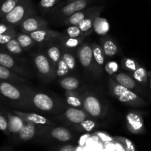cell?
Masks as SVG:
<instances>
[{
  "instance_id": "obj_1",
  "label": "cell",
  "mask_w": 151,
  "mask_h": 151,
  "mask_svg": "<svg viewBox=\"0 0 151 151\" xmlns=\"http://www.w3.org/2000/svg\"><path fill=\"white\" fill-rule=\"evenodd\" d=\"M31 88L24 83L0 80V92L4 100L21 109H33L30 101Z\"/></svg>"
},
{
  "instance_id": "obj_2",
  "label": "cell",
  "mask_w": 151,
  "mask_h": 151,
  "mask_svg": "<svg viewBox=\"0 0 151 151\" xmlns=\"http://www.w3.org/2000/svg\"><path fill=\"white\" fill-rule=\"evenodd\" d=\"M109 88L112 95L126 106L142 107L147 105L145 100L137 93L120 85L112 78L109 79Z\"/></svg>"
},
{
  "instance_id": "obj_3",
  "label": "cell",
  "mask_w": 151,
  "mask_h": 151,
  "mask_svg": "<svg viewBox=\"0 0 151 151\" xmlns=\"http://www.w3.org/2000/svg\"><path fill=\"white\" fill-rule=\"evenodd\" d=\"M37 11L32 0H20L16 7L1 19V22L17 27L27 18L35 16Z\"/></svg>"
},
{
  "instance_id": "obj_4",
  "label": "cell",
  "mask_w": 151,
  "mask_h": 151,
  "mask_svg": "<svg viewBox=\"0 0 151 151\" xmlns=\"http://www.w3.org/2000/svg\"><path fill=\"white\" fill-rule=\"evenodd\" d=\"M92 0H81V1H74L70 2H66L63 6H58L57 8L51 13V19L57 22H63L72 16L76 12L86 8Z\"/></svg>"
},
{
  "instance_id": "obj_5",
  "label": "cell",
  "mask_w": 151,
  "mask_h": 151,
  "mask_svg": "<svg viewBox=\"0 0 151 151\" xmlns=\"http://www.w3.org/2000/svg\"><path fill=\"white\" fill-rule=\"evenodd\" d=\"M33 63L37 71L46 79H55L56 78L55 70L46 53L38 52L33 55Z\"/></svg>"
},
{
  "instance_id": "obj_6",
  "label": "cell",
  "mask_w": 151,
  "mask_h": 151,
  "mask_svg": "<svg viewBox=\"0 0 151 151\" xmlns=\"http://www.w3.org/2000/svg\"><path fill=\"white\" fill-rule=\"evenodd\" d=\"M77 55L83 68L98 76L97 68L94 63L92 47H91V44L83 43L77 49Z\"/></svg>"
},
{
  "instance_id": "obj_7",
  "label": "cell",
  "mask_w": 151,
  "mask_h": 151,
  "mask_svg": "<svg viewBox=\"0 0 151 151\" xmlns=\"http://www.w3.org/2000/svg\"><path fill=\"white\" fill-rule=\"evenodd\" d=\"M30 101L33 109L39 111H52L55 109L56 104L54 99L44 92H36L31 89Z\"/></svg>"
},
{
  "instance_id": "obj_8",
  "label": "cell",
  "mask_w": 151,
  "mask_h": 151,
  "mask_svg": "<svg viewBox=\"0 0 151 151\" xmlns=\"http://www.w3.org/2000/svg\"><path fill=\"white\" fill-rule=\"evenodd\" d=\"M83 110L88 114L90 117L100 118L106 114L103 104L100 100L91 93H86L83 95Z\"/></svg>"
},
{
  "instance_id": "obj_9",
  "label": "cell",
  "mask_w": 151,
  "mask_h": 151,
  "mask_svg": "<svg viewBox=\"0 0 151 151\" xmlns=\"http://www.w3.org/2000/svg\"><path fill=\"white\" fill-rule=\"evenodd\" d=\"M0 64L25 78H29L27 70L22 66L19 59L4 50L1 47H0Z\"/></svg>"
},
{
  "instance_id": "obj_10",
  "label": "cell",
  "mask_w": 151,
  "mask_h": 151,
  "mask_svg": "<svg viewBox=\"0 0 151 151\" xmlns=\"http://www.w3.org/2000/svg\"><path fill=\"white\" fill-rule=\"evenodd\" d=\"M19 27L21 32L29 34L34 31L48 28L49 23L43 17L35 15V16H29L24 20L19 25Z\"/></svg>"
},
{
  "instance_id": "obj_11",
  "label": "cell",
  "mask_w": 151,
  "mask_h": 151,
  "mask_svg": "<svg viewBox=\"0 0 151 151\" xmlns=\"http://www.w3.org/2000/svg\"><path fill=\"white\" fill-rule=\"evenodd\" d=\"M88 118H90V116L83 109L73 107H69L62 114L58 116L59 119L73 125H78Z\"/></svg>"
},
{
  "instance_id": "obj_12",
  "label": "cell",
  "mask_w": 151,
  "mask_h": 151,
  "mask_svg": "<svg viewBox=\"0 0 151 151\" xmlns=\"http://www.w3.org/2000/svg\"><path fill=\"white\" fill-rule=\"evenodd\" d=\"M52 126L40 125L31 123V122H26L23 128H22V130L16 135V137L21 141H29L32 139H33L38 132H40V131H41V132L47 131L50 130V128H52Z\"/></svg>"
},
{
  "instance_id": "obj_13",
  "label": "cell",
  "mask_w": 151,
  "mask_h": 151,
  "mask_svg": "<svg viewBox=\"0 0 151 151\" xmlns=\"http://www.w3.org/2000/svg\"><path fill=\"white\" fill-rule=\"evenodd\" d=\"M126 124L128 129L133 134H142L145 131L144 119L140 112L131 111L126 114Z\"/></svg>"
},
{
  "instance_id": "obj_14",
  "label": "cell",
  "mask_w": 151,
  "mask_h": 151,
  "mask_svg": "<svg viewBox=\"0 0 151 151\" xmlns=\"http://www.w3.org/2000/svg\"><path fill=\"white\" fill-rule=\"evenodd\" d=\"M12 112L15 114L20 116L23 120L26 122H31V123L36 124L40 125H47V126H55V123L49 119L46 116H42L36 113H32V112L23 111L20 110H12Z\"/></svg>"
},
{
  "instance_id": "obj_15",
  "label": "cell",
  "mask_w": 151,
  "mask_h": 151,
  "mask_svg": "<svg viewBox=\"0 0 151 151\" xmlns=\"http://www.w3.org/2000/svg\"><path fill=\"white\" fill-rule=\"evenodd\" d=\"M37 44H46L50 41L55 39H59L62 32L50 29L49 28L39 29L29 33Z\"/></svg>"
},
{
  "instance_id": "obj_16",
  "label": "cell",
  "mask_w": 151,
  "mask_h": 151,
  "mask_svg": "<svg viewBox=\"0 0 151 151\" xmlns=\"http://www.w3.org/2000/svg\"><path fill=\"white\" fill-rule=\"evenodd\" d=\"M56 40L57 39L53 40V41H51L47 43V44H46V45H47L46 55H47L48 58L50 59L53 67L55 68V70L58 63L61 58L62 52V47L60 41H59V39L58 42L57 43L55 42Z\"/></svg>"
},
{
  "instance_id": "obj_17",
  "label": "cell",
  "mask_w": 151,
  "mask_h": 151,
  "mask_svg": "<svg viewBox=\"0 0 151 151\" xmlns=\"http://www.w3.org/2000/svg\"><path fill=\"white\" fill-rule=\"evenodd\" d=\"M99 7V6H91V7H86L82 10L76 12L75 13L72 14V16L66 18L63 23L66 26H72V25H79V24L82 22L83 20L88 17L89 15L94 13L96 10Z\"/></svg>"
},
{
  "instance_id": "obj_18",
  "label": "cell",
  "mask_w": 151,
  "mask_h": 151,
  "mask_svg": "<svg viewBox=\"0 0 151 151\" xmlns=\"http://www.w3.org/2000/svg\"><path fill=\"white\" fill-rule=\"evenodd\" d=\"M111 77L120 85L123 86L124 87L134 91L135 93L136 91H140L139 85V83L128 74L125 73V72H119V73L112 75Z\"/></svg>"
},
{
  "instance_id": "obj_19",
  "label": "cell",
  "mask_w": 151,
  "mask_h": 151,
  "mask_svg": "<svg viewBox=\"0 0 151 151\" xmlns=\"http://www.w3.org/2000/svg\"><path fill=\"white\" fill-rule=\"evenodd\" d=\"M106 7L105 5H101L99 6L98 8L94 12V13H91V15L88 16L87 18H86L84 20H83L81 23L79 24V27L81 29V30L82 31L83 33L85 34L86 36L91 35L92 33V32L94 31V19L97 16H100V13L103 12V10H104V8Z\"/></svg>"
},
{
  "instance_id": "obj_20",
  "label": "cell",
  "mask_w": 151,
  "mask_h": 151,
  "mask_svg": "<svg viewBox=\"0 0 151 151\" xmlns=\"http://www.w3.org/2000/svg\"><path fill=\"white\" fill-rule=\"evenodd\" d=\"M5 115L8 119V129L10 134L16 136L22 130L26 122L22 119L20 116L15 114L12 111H5Z\"/></svg>"
},
{
  "instance_id": "obj_21",
  "label": "cell",
  "mask_w": 151,
  "mask_h": 151,
  "mask_svg": "<svg viewBox=\"0 0 151 151\" xmlns=\"http://www.w3.org/2000/svg\"><path fill=\"white\" fill-rule=\"evenodd\" d=\"M91 45L92 47L94 63H95L96 68H97L98 76H100L103 73V70H104L106 55H105L100 44H98L96 42H93L91 43Z\"/></svg>"
},
{
  "instance_id": "obj_22",
  "label": "cell",
  "mask_w": 151,
  "mask_h": 151,
  "mask_svg": "<svg viewBox=\"0 0 151 151\" xmlns=\"http://www.w3.org/2000/svg\"><path fill=\"white\" fill-rule=\"evenodd\" d=\"M0 80L16 83H24L27 82V80L24 77L13 72L1 64H0Z\"/></svg>"
},
{
  "instance_id": "obj_23",
  "label": "cell",
  "mask_w": 151,
  "mask_h": 151,
  "mask_svg": "<svg viewBox=\"0 0 151 151\" xmlns=\"http://www.w3.org/2000/svg\"><path fill=\"white\" fill-rule=\"evenodd\" d=\"M100 45L107 57H114L118 53L117 44L110 37L103 36L100 39Z\"/></svg>"
},
{
  "instance_id": "obj_24",
  "label": "cell",
  "mask_w": 151,
  "mask_h": 151,
  "mask_svg": "<svg viewBox=\"0 0 151 151\" xmlns=\"http://www.w3.org/2000/svg\"><path fill=\"white\" fill-rule=\"evenodd\" d=\"M66 102L69 107L77 108V109H83V95L79 92L75 91H66L65 92Z\"/></svg>"
},
{
  "instance_id": "obj_25",
  "label": "cell",
  "mask_w": 151,
  "mask_h": 151,
  "mask_svg": "<svg viewBox=\"0 0 151 151\" xmlns=\"http://www.w3.org/2000/svg\"><path fill=\"white\" fill-rule=\"evenodd\" d=\"M86 38V36L78 37V38H70L67 37L62 33L61 36L59 38V41L60 44L64 48L69 50H77L81 44L83 43L84 39Z\"/></svg>"
},
{
  "instance_id": "obj_26",
  "label": "cell",
  "mask_w": 151,
  "mask_h": 151,
  "mask_svg": "<svg viewBox=\"0 0 151 151\" xmlns=\"http://www.w3.org/2000/svg\"><path fill=\"white\" fill-rule=\"evenodd\" d=\"M50 134L53 139L60 142H68L71 140L72 137V132L64 127L52 128Z\"/></svg>"
},
{
  "instance_id": "obj_27",
  "label": "cell",
  "mask_w": 151,
  "mask_h": 151,
  "mask_svg": "<svg viewBox=\"0 0 151 151\" xmlns=\"http://www.w3.org/2000/svg\"><path fill=\"white\" fill-rule=\"evenodd\" d=\"M110 30V24L106 18L97 16L94 22V31L99 35L106 36Z\"/></svg>"
},
{
  "instance_id": "obj_28",
  "label": "cell",
  "mask_w": 151,
  "mask_h": 151,
  "mask_svg": "<svg viewBox=\"0 0 151 151\" xmlns=\"http://www.w3.org/2000/svg\"><path fill=\"white\" fill-rule=\"evenodd\" d=\"M59 85L65 91H75L79 88L81 82L79 80L74 77H64L58 81Z\"/></svg>"
},
{
  "instance_id": "obj_29",
  "label": "cell",
  "mask_w": 151,
  "mask_h": 151,
  "mask_svg": "<svg viewBox=\"0 0 151 151\" xmlns=\"http://www.w3.org/2000/svg\"><path fill=\"white\" fill-rule=\"evenodd\" d=\"M16 38L19 41L22 48L24 50V51H28V50H31L37 44L29 34L25 33L23 32H18Z\"/></svg>"
},
{
  "instance_id": "obj_30",
  "label": "cell",
  "mask_w": 151,
  "mask_h": 151,
  "mask_svg": "<svg viewBox=\"0 0 151 151\" xmlns=\"http://www.w3.org/2000/svg\"><path fill=\"white\" fill-rule=\"evenodd\" d=\"M4 50L8 52L14 56L22 55L24 54V50L16 38H13L4 45H0Z\"/></svg>"
},
{
  "instance_id": "obj_31",
  "label": "cell",
  "mask_w": 151,
  "mask_h": 151,
  "mask_svg": "<svg viewBox=\"0 0 151 151\" xmlns=\"http://www.w3.org/2000/svg\"><path fill=\"white\" fill-rule=\"evenodd\" d=\"M62 47V46H61ZM72 50H69L68 49L64 48L62 47V52H61V58L64 60L65 63L67 64L69 70L73 71L76 68V59H75V55L72 52Z\"/></svg>"
},
{
  "instance_id": "obj_32",
  "label": "cell",
  "mask_w": 151,
  "mask_h": 151,
  "mask_svg": "<svg viewBox=\"0 0 151 151\" xmlns=\"http://www.w3.org/2000/svg\"><path fill=\"white\" fill-rule=\"evenodd\" d=\"M20 0H3L0 1V19L10 13Z\"/></svg>"
},
{
  "instance_id": "obj_33",
  "label": "cell",
  "mask_w": 151,
  "mask_h": 151,
  "mask_svg": "<svg viewBox=\"0 0 151 151\" xmlns=\"http://www.w3.org/2000/svg\"><path fill=\"white\" fill-rule=\"evenodd\" d=\"M60 0H41L38 2V7L44 13H52L58 6Z\"/></svg>"
},
{
  "instance_id": "obj_34",
  "label": "cell",
  "mask_w": 151,
  "mask_h": 151,
  "mask_svg": "<svg viewBox=\"0 0 151 151\" xmlns=\"http://www.w3.org/2000/svg\"><path fill=\"white\" fill-rule=\"evenodd\" d=\"M121 66L123 68V69L132 73L134 71L137 70L141 65L135 59L128 57H124L121 60Z\"/></svg>"
},
{
  "instance_id": "obj_35",
  "label": "cell",
  "mask_w": 151,
  "mask_h": 151,
  "mask_svg": "<svg viewBox=\"0 0 151 151\" xmlns=\"http://www.w3.org/2000/svg\"><path fill=\"white\" fill-rule=\"evenodd\" d=\"M131 76L137 81L139 84H142L143 86H145L147 82V72L144 67L140 66L138 69L134 72H132Z\"/></svg>"
},
{
  "instance_id": "obj_36",
  "label": "cell",
  "mask_w": 151,
  "mask_h": 151,
  "mask_svg": "<svg viewBox=\"0 0 151 151\" xmlns=\"http://www.w3.org/2000/svg\"><path fill=\"white\" fill-rule=\"evenodd\" d=\"M62 33L64 35H66V36L70 37V38H78V37L83 36L87 37L85 34L83 33V32L81 30L78 25L68 26L66 30L62 32Z\"/></svg>"
},
{
  "instance_id": "obj_37",
  "label": "cell",
  "mask_w": 151,
  "mask_h": 151,
  "mask_svg": "<svg viewBox=\"0 0 151 151\" xmlns=\"http://www.w3.org/2000/svg\"><path fill=\"white\" fill-rule=\"evenodd\" d=\"M69 72H70V70H69L67 64L65 63V61L61 58L60 60H59L57 66L55 68L56 78H64V77H66L69 73Z\"/></svg>"
},
{
  "instance_id": "obj_38",
  "label": "cell",
  "mask_w": 151,
  "mask_h": 151,
  "mask_svg": "<svg viewBox=\"0 0 151 151\" xmlns=\"http://www.w3.org/2000/svg\"><path fill=\"white\" fill-rule=\"evenodd\" d=\"M96 126H97V122H96V121L90 119L89 118L84 120L83 122L78 124V125H75V128H78L80 131H88V132L94 130L96 128Z\"/></svg>"
},
{
  "instance_id": "obj_39",
  "label": "cell",
  "mask_w": 151,
  "mask_h": 151,
  "mask_svg": "<svg viewBox=\"0 0 151 151\" xmlns=\"http://www.w3.org/2000/svg\"><path fill=\"white\" fill-rule=\"evenodd\" d=\"M15 27H16L12 28L11 29H10V30L7 31V32L0 35V45H4V44H5L6 43L10 41L11 39L16 38L18 32Z\"/></svg>"
},
{
  "instance_id": "obj_40",
  "label": "cell",
  "mask_w": 151,
  "mask_h": 151,
  "mask_svg": "<svg viewBox=\"0 0 151 151\" xmlns=\"http://www.w3.org/2000/svg\"><path fill=\"white\" fill-rule=\"evenodd\" d=\"M119 63L115 60L108 61L104 66V71L110 76L115 75L119 71Z\"/></svg>"
},
{
  "instance_id": "obj_41",
  "label": "cell",
  "mask_w": 151,
  "mask_h": 151,
  "mask_svg": "<svg viewBox=\"0 0 151 151\" xmlns=\"http://www.w3.org/2000/svg\"><path fill=\"white\" fill-rule=\"evenodd\" d=\"M0 131L4 132L6 135H10L8 129V119L5 114H0Z\"/></svg>"
},
{
  "instance_id": "obj_42",
  "label": "cell",
  "mask_w": 151,
  "mask_h": 151,
  "mask_svg": "<svg viewBox=\"0 0 151 151\" xmlns=\"http://www.w3.org/2000/svg\"><path fill=\"white\" fill-rule=\"evenodd\" d=\"M13 27H14V26H13V25L1 22H0V35L7 32V31H9Z\"/></svg>"
},
{
  "instance_id": "obj_43",
  "label": "cell",
  "mask_w": 151,
  "mask_h": 151,
  "mask_svg": "<svg viewBox=\"0 0 151 151\" xmlns=\"http://www.w3.org/2000/svg\"><path fill=\"white\" fill-rule=\"evenodd\" d=\"M59 151H75V147L71 145H66L60 147Z\"/></svg>"
},
{
  "instance_id": "obj_44",
  "label": "cell",
  "mask_w": 151,
  "mask_h": 151,
  "mask_svg": "<svg viewBox=\"0 0 151 151\" xmlns=\"http://www.w3.org/2000/svg\"><path fill=\"white\" fill-rule=\"evenodd\" d=\"M4 99L3 98L2 95H1V92H0V103H2V102L4 101Z\"/></svg>"
},
{
  "instance_id": "obj_45",
  "label": "cell",
  "mask_w": 151,
  "mask_h": 151,
  "mask_svg": "<svg viewBox=\"0 0 151 151\" xmlns=\"http://www.w3.org/2000/svg\"><path fill=\"white\" fill-rule=\"evenodd\" d=\"M4 113H5V110H3V109H0V114H4Z\"/></svg>"
},
{
  "instance_id": "obj_46",
  "label": "cell",
  "mask_w": 151,
  "mask_h": 151,
  "mask_svg": "<svg viewBox=\"0 0 151 151\" xmlns=\"http://www.w3.org/2000/svg\"><path fill=\"white\" fill-rule=\"evenodd\" d=\"M81 1V0H66V2H70V1Z\"/></svg>"
}]
</instances>
